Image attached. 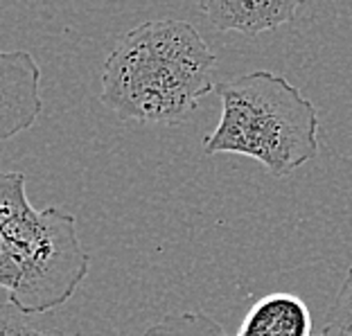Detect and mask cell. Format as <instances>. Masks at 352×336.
I'll use <instances>...</instances> for the list:
<instances>
[{
	"label": "cell",
	"mask_w": 352,
	"mask_h": 336,
	"mask_svg": "<svg viewBox=\"0 0 352 336\" xmlns=\"http://www.w3.org/2000/svg\"><path fill=\"white\" fill-rule=\"evenodd\" d=\"M217 57L188 21L140 23L102 66L100 100L120 120L181 124L214 91Z\"/></svg>",
	"instance_id": "obj_1"
},
{
	"label": "cell",
	"mask_w": 352,
	"mask_h": 336,
	"mask_svg": "<svg viewBox=\"0 0 352 336\" xmlns=\"http://www.w3.org/2000/svg\"><path fill=\"white\" fill-rule=\"evenodd\" d=\"M91 269L79 242L75 214L61 208L36 210L25 174L0 172V289L21 314L34 316L73 298Z\"/></svg>",
	"instance_id": "obj_2"
},
{
	"label": "cell",
	"mask_w": 352,
	"mask_h": 336,
	"mask_svg": "<svg viewBox=\"0 0 352 336\" xmlns=\"http://www.w3.org/2000/svg\"><path fill=\"white\" fill-rule=\"evenodd\" d=\"M221 117L204 151L239 154L285 179L318 154V113L298 86L283 75L255 70L214 86Z\"/></svg>",
	"instance_id": "obj_3"
},
{
	"label": "cell",
	"mask_w": 352,
	"mask_h": 336,
	"mask_svg": "<svg viewBox=\"0 0 352 336\" xmlns=\"http://www.w3.org/2000/svg\"><path fill=\"white\" fill-rule=\"evenodd\" d=\"M41 68L28 50H0V145L41 115Z\"/></svg>",
	"instance_id": "obj_4"
},
{
	"label": "cell",
	"mask_w": 352,
	"mask_h": 336,
	"mask_svg": "<svg viewBox=\"0 0 352 336\" xmlns=\"http://www.w3.org/2000/svg\"><path fill=\"white\" fill-rule=\"evenodd\" d=\"M199 10L221 32L255 36L292 23L300 10V3L296 0H201Z\"/></svg>",
	"instance_id": "obj_5"
},
{
	"label": "cell",
	"mask_w": 352,
	"mask_h": 336,
	"mask_svg": "<svg viewBox=\"0 0 352 336\" xmlns=\"http://www.w3.org/2000/svg\"><path fill=\"white\" fill-rule=\"evenodd\" d=\"M314 318L307 302L289 291H276L255 302L233 336H311Z\"/></svg>",
	"instance_id": "obj_6"
},
{
	"label": "cell",
	"mask_w": 352,
	"mask_h": 336,
	"mask_svg": "<svg viewBox=\"0 0 352 336\" xmlns=\"http://www.w3.org/2000/svg\"><path fill=\"white\" fill-rule=\"evenodd\" d=\"M140 336H226L204 311H181L149 325Z\"/></svg>",
	"instance_id": "obj_7"
},
{
	"label": "cell",
	"mask_w": 352,
	"mask_h": 336,
	"mask_svg": "<svg viewBox=\"0 0 352 336\" xmlns=\"http://www.w3.org/2000/svg\"><path fill=\"white\" fill-rule=\"evenodd\" d=\"M0 336H59L52 330L38 327L30 321V316L21 314L12 305L0 307Z\"/></svg>",
	"instance_id": "obj_8"
},
{
	"label": "cell",
	"mask_w": 352,
	"mask_h": 336,
	"mask_svg": "<svg viewBox=\"0 0 352 336\" xmlns=\"http://www.w3.org/2000/svg\"><path fill=\"white\" fill-rule=\"evenodd\" d=\"M327 325L339 327V330L352 334V267L348 269L337 295H334L330 316H327Z\"/></svg>",
	"instance_id": "obj_9"
},
{
	"label": "cell",
	"mask_w": 352,
	"mask_h": 336,
	"mask_svg": "<svg viewBox=\"0 0 352 336\" xmlns=\"http://www.w3.org/2000/svg\"><path fill=\"white\" fill-rule=\"evenodd\" d=\"M316 336H352V334H348V332H343V330H339V327H332V325H325L321 332H318Z\"/></svg>",
	"instance_id": "obj_10"
}]
</instances>
